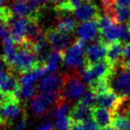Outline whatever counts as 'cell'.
Instances as JSON below:
<instances>
[{
    "label": "cell",
    "instance_id": "1",
    "mask_svg": "<svg viewBox=\"0 0 130 130\" xmlns=\"http://www.w3.org/2000/svg\"><path fill=\"white\" fill-rule=\"evenodd\" d=\"M41 65L38 55L36 53L33 43L29 40H25L21 44H17V51L9 69L14 73L29 72L34 69H37Z\"/></svg>",
    "mask_w": 130,
    "mask_h": 130
},
{
    "label": "cell",
    "instance_id": "2",
    "mask_svg": "<svg viewBox=\"0 0 130 130\" xmlns=\"http://www.w3.org/2000/svg\"><path fill=\"white\" fill-rule=\"evenodd\" d=\"M108 88L120 98H130V66L123 60L112 66L105 77Z\"/></svg>",
    "mask_w": 130,
    "mask_h": 130
},
{
    "label": "cell",
    "instance_id": "3",
    "mask_svg": "<svg viewBox=\"0 0 130 130\" xmlns=\"http://www.w3.org/2000/svg\"><path fill=\"white\" fill-rule=\"evenodd\" d=\"M85 83L79 70H70L63 74V86L61 88L63 100L69 103L79 101L87 90Z\"/></svg>",
    "mask_w": 130,
    "mask_h": 130
},
{
    "label": "cell",
    "instance_id": "4",
    "mask_svg": "<svg viewBox=\"0 0 130 130\" xmlns=\"http://www.w3.org/2000/svg\"><path fill=\"white\" fill-rule=\"evenodd\" d=\"M86 41L77 39L64 51V63L71 70H81L87 64Z\"/></svg>",
    "mask_w": 130,
    "mask_h": 130
},
{
    "label": "cell",
    "instance_id": "5",
    "mask_svg": "<svg viewBox=\"0 0 130 130\" xmlns=\"http://www.w3.org/2000/svg\"><path fill=\"white\" fill-rule=\"evenodd\" d=\"M62 101L64 100L61 96V92L39 93L30 102V108L34 115H47L52 112V106H56Z\"/></svg>",
    "mask_w": 130,
    "mask_h": 130
},
{
    "label": "cell",
    "instance_id": "6",
    "mask_svg": "<svg viewBox=\"0 0 130 130\" xmlns=\"http://www.w3.org/2000/svg\"><path fill=\"white\" fill-rule=\"evenodd\" d=\"M26 115L22 103L16 96H7L0 104V118L6 123L11 125L15 120Z\"/></svg>",
    "mask_w": 130,
    "mask_h": 130
},
{
    "label": "cell",
    "instance_id": "7",
    "mask_svg": "<svg viewBox=\"0 0 130 130\" xmlns=\"http://www.w3.org/2000/svg\"><path fill=\"white\" fill-rule=\"evenodd\" d=\"M112 65L106 59L100 62L94 63L91 65H86L80 70L84 81L90 86L91 84L97 82L99 80L105 78L110 72Z\"/></svg>",
    "mask_w": 130,
    "mask_h": 130
},
{
    "label": "cell",
    "instance_id": "8",
    "mask_svg": "<svg viewBox=\"0 0 130 130\" xmlns=\"http://www.w3.org/2000/svg\"><path fill=\"white\" fill-rule=\"evenodd\" d=\"M100 34L99 38L106 45L119 41V23L114 19L105 14L99 18Z\"/></svg>",
    "mask_w": 130,
    "mask_h": 130
},
{
    "label": "cell",
    "instance_id": "9",
    "mask_svg": "<svg viewBox=\"0 0 130 130\" xmlns=\"http://www.w3.org/2000/svg\"><path fill=\"white\" fill-rule=\"evenodd\" d=\"M29 17L13 16L9 22V28L11 39L15 44H21L27 40V31Z\"/></svg>",
    "mask_w": 130,
    "mask_h": 130
},
{
    "label": "cell",
    "instance_id": "10",
    "mask_svg": "<svg viewBox=\"0 0 130 130\" xmlns=\"http://www.w3.org/2000/svg\"><path fill=\"white\" fill-rule=\"evenodd\" d=\"M45 33L48 43L51 44L52 48L55 51H65L72 43L71 36L69 33L63 32L56 28H51L47 29L45 30Z\"/></svg>",
    "mask_w": 130,
    "mask_h": 130
},
{
    "label": "cell",
    "instance_id": "11",
    "mask_svg": "<svg viewBox=\"0 0 130 130\" xmlns=\"http://www.w3.org/2000/svg\"><path fill=\"white\" fill-rule=\"evenodd\" d=\"M107 50H108V45L101 41L100 38L95 40L86 50V60H87L86 65H91L106 59L105 57L107 54Z\"/></svg>",
    "mask_w": 130,
    "mask_h": 130
},
{
    "label": "cell",
    "instance_id": "12",
    "mask_svg": "<svg viewBox=\"0 0 130 130\" xmlns=\"http://www.w3.org/2000/svg\"><path fill=\"white\" fill-rule=\"evenodd\" d=\"M63 86V75L58 73H51L41 79L37 89L40 93L61 92Z\"/></svg>",
    "mask_w": 130,
    "mask_h": 130
},
{
    "label": "cell",
    "instance_id": "13",
    "mask_svg": "<svg viewBox=\"0 0 130 130\" xmlns=\"http://www.w3.org/2000/svg\"><path fill=\"white\" fill-rule=\"evenodd\" d=\"M72 12L74 13L75 18L82 22L96 20L101 17L97 5L91 1H87L86 3H84L82 6L77 8Z\"/></svg>",
    "mask_w": 130,
    "mask_h": 130
},
{
    "label": "cell",
    "instance_id": "14",
    "mask_svg": "<svg viewBox=\"0 0 130 130\" xmlns=\"http://www.w3.org/2000/svg\"><path fill=\"white\" fill-rule=\"evenodd\" d=\"M76 33L79 39H82L84 41L95 40V38H97L98 34H100L99 19L83 22L81 25L77 27Z\"/></svg>",
    "mask_w": 130,
    "mask_h": 130
},
{
    "label": "cell",
    "instance_id": "15",
    "mask_svg": "<svg viewBox=\"0 0 130 130\" xmlns=\"http://www.w3.org/2000/svg\"><path fill=\"white\" fill-rule=\"evenodd\" d=\"M123 98H120L116 93H114L112 90L105 91L101 94L97 95V105L96 106H101V107H105L112 112H114L117 109L118 105L122 101Z\"/></svg>",
    "mask_w": 130,
    "mask_h": 130
},
{
    "label": "cell",
    "instance_id": "16",
    "mask_svg": "<svg viewBox=\"0 0 130 130\" xmlns=\"http://www.w3.org/2000/svg\"><path fill=\"white\" fill-rule=\"evenodd\" d=\"M92 118L95 121V123L99 125V127L103 129L107 126H110L113 123L114 114L111 110L107 108L101 107V106H95L93 107Z\"/></svg>",
    "mask_w": 130,
    "mask_h": 130
},
{
    "label": "cell",
    "instance_id": "17",
    "mask_svg": "<svg viewBox=\"0 0 130 130\" xmlns=\"http://www.w3.org/2000/svg\"><path fill=\"white\" fill-rule=\"evenodd\" d=\"M55 28L63 32L70 34L77 29V19L69 15V12L57 11V24Z\"/></svg>",
    "mask_w": 130,
    "mask_h": 130
},
{
    "label": "cell",
    "instance_id": "18",
    "mask_svg": "<svg viewBox=\"0 0 130 130\" xmlns=\"http://www.w3.org/2000/svg\"><path fill=\"white\" fill-rule=\"evenodd\" d=\"M92 112H93V107H89L78 103L71 108L69 112L70 114L69 117L71 118L73 123H83L87 120L91 119Z\"/></svg>",
    "mask_w": 130,
    "mask_h": 130
},
{
    "label": "cell",
    "instance_id": "19",
    "mask_svg": "<svg viewBox=\"0 0 130 130\" xmlns=\"http://www.w3.org/2000/svg\"><path fill=\"white\" fill-rule=\"evenodd\" d=\"M63 61H64V51H55V50L51 51L45 64L48 74L56 72V70L59 69Z\"/></svg>",
    "mask_w": 130,
    "mask_h": 130
},
{
    "label": "cell",
    "instance_id": "20",
    "mask_svg": "<svg viewBox=\"0 0 130 130\" xmlns=\"http://www.w3.org/2000/svg\"><path fill=\"white\" fill-rule=\"evenodd\" d=\"M123 45L120 43L119 41L108 45L107 54H106V60L111 64L112 66L115 65L116 63L120 62L123 59Z\"/></svg>",
    "mask_w": 130,
    "mask_h": 130
},
{
    "label": "cell",
    "instance_id": "21",
    "mask_svg": "<svg viewBox=\"0 0 130 130\" xmlns=\"http://www.w3.org/2000/svg\"><path fill=\"white\" fill-rule=\"evenodd\" d=\"M36 90L38 89H37V87L34 86V84H23L20 87L19 92L17 94V98L20 100L21 103L23 101H28L35 95Z\"/></svg>",
    "mask_w": 130,
    "mask_h": 130
},
{
    "label": "cell",
    "instance_id": "22",
    "mask_svg": "<svg viewBox=\"0 0 130 130\" xmlns=\"http://www.w3.org/2000/svg\"><path fill=\"white\" fill-rule=\"evenodd\" d=\"M78 103L89 107H95L97 105V94L88 87Z\"/></svg>",
    "mask_w": 130,
    "mask_h": 130
},
{
    "label": "cell",
    "instance_id": "23",
    "mask_svg": "<svg viewBox=\"0 0 130 130\" xmlns=\"http://www.w3.org/2000/svg\"><path fill=\"white\" fill-rule=\"evenodd\" d=\"M70 103L66 101H62L58 104L52 110V114L54 118H60L63 116H68L69 112H70Z\"/></svg>",
    "mask_w": 130,
    "mask_h": 130
},
{
    "label": "cell",
    "instance_id": "24",
    "mask_svg": "<svg viewBox=\"0 0 130 130\" xmlns=\"http://www.w3.org/2000/svg\"><path fill=\"white\" fill-rule=\"evenodd\" d=\"M119 42L123 46L130 44V29L125 23H119Z\"/></svg>",
    "mask_w": 130,
    "mask_h": 130
},
{
    "label": "cell",
    "instance_id": "25",
    "mask_svg": "<svg viewBox=\"0 0 130 130\" xmlns=\"http://www.w3.org/2000/svg\"><path fill=\"white\" fill-rule=\"evenodd\" d=\"M72 120L69 116H63L55 121L54 130H69L72 125Z\"/></svg>",
    "mask_w": 130,
    "mask_h": 130
},
{
    "label": "cell",
    "instance_id": "26",
    "mask_svg": "<svg viewBox=\"0 0 130 130\" xmlns=\"http://www.w3.org/2000/svg\"><path fill=\"white\" fill-rule=\"evenodd\" d=\"M113 125L118 130H130V121L125 116L115 115L113 120Z\"/></svg>",
    "mask_w": 130,
    "mask_h": 130
},
{
    "label": "cell",
    "instance_id": "27",
    "mask_svg": "<svg viewBox=\"0 0 130 130\" xmlns=\"http://www.w3.org/2000/svg\"><path fill=\"white\" fill-rule=\"evenodd\" d=\"M82 124H83V130H100L99 125L95 123V121L92 118L86 121Z\"/></svg>",
    "mask_w": 130,
    "mask_h": 130
},
{
    "label": "cell",
    "instance_id": "28",
    "mask_svg": "<svg viewBox=\"0 0 130 130\" xmlns=\"http://www.w3.org/2000/svg\"><path fill=\"white\" fill-rule=\"evenodd\" d=\"M11 36V32H10V28L9 25L0 22V38H7V37Z\"/></svg>",
    "mask_w": 130,
    "mask_h": 130
},
{
    "label": "cell",
    "instance_id": "29",
    "mask_svg": "<svg viewBox=\"0 0 130 130\" xmlns=\"http://www.w3.org/2000/svg\"><path fill=\"white\" fill-rule=\"evenodd\" d=\"M36 130H54L53 122L51 120H47L43 123H41L36 128Z\"/></svg>",
    "mask_w": 130,
    "mask_h": 130
},
{
    "label": "cell",
    "instance_id": "30",
    "mask_svg": "<svg viewBox=\"0 0 130 130\" xmlns=\"http://www.w3.org/2000/svg\"><path fill=\"white\" fill-rule=\"evenodd\" d=\"M27 126H28V117L24 115L23 117H21L20 121L17 123L14 130H26Z\"/></svg>",
    "mask_w": 130,
    "mask_h": 130
},
{
    "label": "cell",
    "instance_id": "31",
    "mask_svg": "<svg viewBox=\"0 0 130 130\" xmlns=\"http://www.w3.org/2000/svg\"><path fill=\"white\" fill-rule=\"evenodd\" d=\"M117 3L121 7H130V0H117Z\"/></svg>",
    "mask_w": 130,
    "mask_h": 130
},
{
    "label": "cell",
    "instance_id": "32",
    "mask_svg": "<svg viewBox=\"0 0 130 130\" xmlns=\"http://www.w3.org/2000/svg\"><path fill=\"white\" fill-rule=\"evenodd\" d=\"M69 130H83V124L78 123H73Z\"/></svg>",
    "mask_w": 130,
    "mask_h": 130
},
{
    "label": "cell",
    "instance_id": "33",
    "mask_svg": "<svg viewBox=\"0 0 130 130\" xmlns=\"http://www.w3.org/2000/svg\"><path fill=\"white\" fill-rule=\"evenodd\" d=\"M33 1H35V2H37L38 4H46V3H48V2H51V1H52V0H33Z\"/></svg>",
    "mask_w": 130,
    "mask_h": 130
},
{
    "label": "cell",
    "instance_id": "34",
    "mask_svg": "<svg viewBox=\"0 0 130 130\" xmlns=\"http://www.w3.org/2000/svg\"><path fill=\"white\" fill-rule=\"evenodd\" d=\"M102 130H118V129H117L114 125H110V126H107V127H105V128H103Z\"/></svg>",
    "mask_w": 130,
    "mask_h": 130
},
{
    "label": "cell",
    "instance_id": "35",
    "mask_svg": "<svg viewBox=\"0 0 130 130\" xmlns=\"http://www.w3.org/2000/svg\"><path fill=\"white\" fill-rule=\"evenodd\" d=\"M124 116H125V117H126L127 119H128V120L130 121V106L128 107V108H127V110H126V112H125V114H124Z\"/></svg>",
    "mask_w": 130,
    "mask_h": 130
},
{
    "label": "cell",
    "instance_id": "36",
    "mask_svg": "<svg viewBox=\"0 0 130 130\" xmlns=\"http://www.w3.org/2000/svg\"><path fill=\"white\" fill-rule=\"evenodd\" d=\"M127 25H128V27H129V29H130V20L127 22Z\"/></svg>",
    "mask_w": 130,
    "mask_h": 130
}]
</instances>
